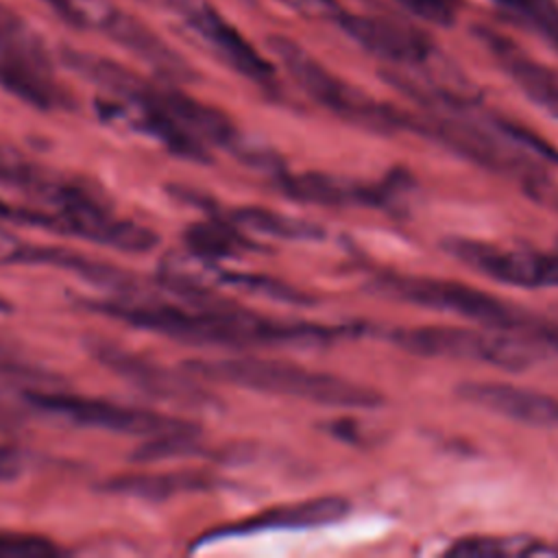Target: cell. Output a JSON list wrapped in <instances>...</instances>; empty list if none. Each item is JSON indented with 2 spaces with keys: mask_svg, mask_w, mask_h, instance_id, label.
Wrapping results in <instances>:
<instances>
[{
  "mask_svg": "<svg viewBox=\"0 0 558 558\" xmlns=\"http://www.w3.org/2000/svg\"><path fill=\"white\" fill-rule=\"evenodd\" d=\"M98 312L192 344H216L229 349L246 347H318L342 338L347 329L318 323L268 318L220 301L166 303L116 299L94 305Z\"/></svg>",
  "mask_w": 558,
  "mask_h": 558,
  "instance_id": "6da1fadb",
  "label": "cell"
},
{
  "mask_svg": "<svg viewBox=\"0 0 558 558\" xmlns=\"http://www.w3.org/2000/svg\"><path fill=\"white\" fill-rule=\"evenodd\" d=\"M185 368L192 375L209 381H220L264 395L292 397L331 408L373 410L384 405V397L364 384H355L333 373L312 371L272 357L235 355L214 360H190L185 362Z\"/></svg>",
  "mask_w": 558,
  "mask_h": 558,
  "instance_id": "7a4b0ae2",
  "label": "cell"
},
{
  "mask_svg": "<svg viewBox=\"0 0 558 558\" xmlns=\"http://www.w3.org/2000/svg\"><path fill=\"white\" fill-rule=\"evenodd\" d=\"M375 288L390 299L456 314L475 325L512 331L532 340L543 351H558V327L527 316V312H521L519 307H512L495 294L473 288L469 283L436 277L381 272L375 277Z\"/></svg>",
  "mask_w": 558,
  "mask_h": 558,
  "instance_id": "3957f363",
  "label": "cell"
},
{
  "mask_svg": "<svg viewBox=\"0 0 558 558\" xmlns=\"http://www.w3.org/2000/svg\"><path fill=\"white\" fill-rule=\"evenodd\" d=\"M270 50L288 70L292 81L320 107L331 111L333 116L377 131V133H399L410 131L412 113L395 109L386 102L371 98L360 87L347 83L329 68H325L316 57L303 50L294 39L275 35L268 39Z\"/></svg>",
  "mask_w": 558,
  "mask_h": 558,
  "instance_id": "277c9868",
  "label": "cell"
},
{
  "mask_svg": "<svg viewBox=\"0 0 558 558\" xmlns=\"http://www.w3.org/2000/svg\"><path fill=\"white\" fill-rule=\"evenodd\" d=\"M390 340L414 355L480 362L510 371H523L536 360L538 351H543L538 344L519 333L484 325L403 327L395 329Z\"/></svg>",
  "mask_w": 558,
  "mask_h": 558,
  "instance_id": "5b68a950",
  "label": "cell"
},
{
  "mask_svg": "<svg viewBox=\"0 0 558 558\" xmlns=\"http://www.w3.org/2000/svg\"><path fill=\"white\" fill-rule=\"evenodd\" d=\"M26 399L44 414L105 432L133 434L144 438L198 432V427L190 421L96 397H83L72 392H26Z\"/></svg>",
  "mask_w": 558,
  "mask_h": 558,
  "instance_id": "8992f818",
  "label": "cell"
},
{
  "mask_svg": "<svg viewBox=\"0 0 558 558\" xmlns=\"http://www.w3.org/2000/svg\"><path fill=\"white\" fill-rule=\"evenodd\" d=\"M50 207L52 211L46 214L48 229L126 253H146L157 244V235L148 227L113 216V211L85 185L65 181Z\"/></svg>",
  "mask_w": 558,
  "mask_h": 558,
  "instance_id": "52a82bcc",
  "label": "cell"
},
{
  "mask_svg": "<svg viewBox=\"0 0 558 558\" xmlns=\"http://www.w3.org/2000/svg\"><path fill=\"white\" fill-rule=\"evenodd\" d=\"M177 11L187 28L205 41V46L233 72L266 92L277 89V72L272 63L209 2L205 0H146Z\"/></svg>",
  "mask_w": 558,
  "mask_h": 558,
  "instance_id": "ba28073f",
  "label": "cell"
},
{
  "mask_svg": "<svg viewBox=\"0 0 558 558\" xmlns=\"http://www.w3.org/2000/svg\"><path fill=\"white\" fill-rule=\"evenodd\" d=\"M445 248L466 268L517 288H558V253L506 248L484 240L449 238Z\"/></svg>",
  "mask_w": 558,
  "mask_h": 558,
  "instance_id": "9c48e42d",
  "label": "cell"
},
{
  "mask_svg": "<svg viewBox=\"0 0 558 558\" xmlns=\"http://www.w3.org/2000/svg\"><path fill=\"white\" fill-rule=\"evenodd\" d=\"M74 2L81 11L83 26L100 28L107 37H111L118 46L126 48L131 54L140 57L166 81H192L196 76L194 68L135 15L120 11L107 0Z\"/></svg>",
  "mask_w": 558,
  "mask_h": 558,
  "instance_id": "30bf717a",
  "label": "cell"
},
{
  "mask_svg": "<svg viewBox=\"0 0 558 558\" xmlns=\"http://www.w3.org/2000/svg\"><path fill=\"white\" fill-rule=\"evenodd\" d=\"M333 24L360 48L399 68L429 65L436 54L432 37L399 17L349 13L344 9Z\"/></svg>",
  "mask_w": 558,
  "mask_h": 558,
  "instance_id": "8fae6325",
  "label": "cell"
},
{
  "mask_svg": "<svg viewBox=\"0 0 558 558\" xmlns=\"http://www.w3.org/2000/svg\"><path fill=\"white\" fill-rule=\"evenodd\" d=\"M458 395L464 403L510 421L558 429V397L554 395L501 381H466L458 388Z\"/></svg>",
  "mask_w": 558,
  "mask_h": 558,
  "instance_id": "7c38bea8",
  "label": "cell"
},
{
  "mask_svg": "<svg viewBox=\"0 0 558 558\" xmlns=\"http://www.w3.org/2000/svg\"><path fill=\"white\" fill-rule=\"evenodd\" d=\"M279 187L286 196L325 207H344V205H371V207H388L397 194V181L388 183H357L331 174L320 172H299V174H281Z\"/></svg>",
  "mask_w": 558,
  "mask_h": 558,
  "instance_id": "4fadbf2b",
  "label": "cell"
},
{
  "mask_svg": "<svg viewBox=\"0 0 558 558\" xmlns=\"http://www.w3.org/2000/svg\"><path fill=\"white\" fill-rule=\"evenodd\" d=\"M98 360L116 371L120 377L133 381L142 390H146L153 397L159 399H174V401H185V403H198L205 399L203 390H198L192 381L183 379L181 375L168 371L161 364H155L142 355H135L131 351H124L120 347L100 342L94 347Z\"/></svg>",
  "mask_w": 558,
  "mask_h": 558,
  "instance_id": "5bb4252c",
  "label": "cell"
},
{
  "mask_svg": "<svg viewBox=\"0 0 558 558\" xmlns=\"http://www.w3.org/2000/svg\"><path fill=\"white\" fill-rule=\"evenodd\" d=\"M155 100L168 116H172L187 133H192L205 146L238 144V129L231 122V118L220 109L207 102H201L177 87H161V85H155Z\"/></svg>",
  "mask_w": 558,
  "mask_h": 558,
  "instance_id": "9a60e30c",
  "label": "cell"
},
{
  "mask_svg": "<svg viewBox=\"0 0 558 558\" xmlns=\"http://www.w3.org/2000/svg\"><path fill=\"white\" fill-rule=\"evenodd\" d=\"M351 504L338 495H323L310 497L292 504H281L257 512L255 517L233 525L229 532L233 534H248L262 530H303V527H320L331 525L347 517Z\"/></svg>",
  "mask_w": 558,
  "mask_h": 558,
  "instance_id": "2e32d148",
  "label": "cell"
},
{
  "mask_svg": "<svg viewBox=\"0 0 558 558\" xmlns=\"http://www.w3.org/2000/svg\"><path fill=\"white\" fill-rule=\"evenodd\" d=\"M0 87L37 109H57L65 102V94L52 76L50 59L0 57Z\"/></svg>",
  "mask_w": 558,
  "mask_h": 558,
  "instance_id": "e0dca14e",
  "label": "cell"
},
{
  "mask_svg": "<svg viewBox=\"0 0 558 558\" xmlns=\"http://www.w3.org/2000/svg\"><path fill=\"white\" fill-rule=\"evenodd\" d=\"M185 242L192 255L203 262L235 257L255 248V242L246 235V231L235 227L225 216L190 225L185 231Z\"/></svg>",
  "mask_w": 558,
  "mask_h": 558,
  "instance_id": "ac0fdd59",
  "label": "cell"
},
{
  "mask_svg": "<svg viewBox=\"0 0 558 558\" xmlns=\"http://www.w3.org/2000/svg\"><path fill=\"white\" fill-rule=\"evenodd\" d=\"M211 486V480L198 473L177 471V473H131L116 475L102 484V490L116 495H131L144 499H166L177 493L205 490Z\"/></svg>",
  "mask_w": 558,
  "mask_h": 558,
  "instance_id": "d6986e66",
  "label": "cell"
},
{
  "mask_svg": "<svg viewBox=\"0 0 558 558\" xmlns=\"http://www.w3.org/2000/svg\"><path fill=\"white\" fill-rule=\"evenodd\" d=\"M225 218H229L242 231H253L279 240H318L325 235L323 229L314 222L266 207H238L231 209Z\"/></svg>",
  "mask_w": 558,
  "mask_h": 558,
  "instance_id": "ffe728a7",
  "label": "cell"
},
{
  "mask_svg": "<svg viewBox=\"0 0 558 558\" xmlns=\"http://www.w3.org/2000/svg\"><path fill=\"white\" fill-rule=\"evenodd\" d=\"M0 183L17 187L24 194L48 205L63 181L46 172L41 166H37L22 153L0 146Z\"/></svg>",
  "mask_w": 558,
  "mask_h": 558,
  "instance_id": "44dd1931",
  "label": "cell"
},
{
  "mask_svg": "<svg viewBox=\"0 0 558 558\" xmlns=\"http://www.w3.org/2000/svg\"><path fill=\"white\" fill-rule=\"evenodd\" d=\"M538 551L534 538L527 536H466L445 549L456 558H514Z\"/></svg>",
  "mask_w": 558,
  "mask_h": 558,
  "instance_id": "7402d4cb",
  "label": "cell"
},
{
  "mask_svg": "<svg viewBox=\"0 0 558 558\" xmlns=\"http://www.w3.org/2000/svg\"><path fill=\"white\" fill-rule=\"evenodd\" d=\"M512 20L558 50V0H493Z\"/></svg>",
  "mask_w": 558,
  "mask_h": 558,
  "instance_id": "603a6c76",
  "label": "cell"
},
{
  "mask_svg": "<svg viewBox=\"0 0 558 558\" xmlns=\"http://www.w3.org/2000/svg\"><path fill=\"white\" fill-rule=\"evenodd\" d=\"M0 57H39L48 59L44 44L28 24L0 2Z\"/></svg>",
  "mask_w": 558,
  "mask_h": 558,
  "instance_id": "cb8c5ba5",
  "label": "cell"
},
{
  "mask_svg": "<svg viewBox=\"0 0 558 558\" xmlns=\"http://www.w3.org/2000/svg\"><path fill=\"white\" fill-rule=\"evenodd\" d=\"M57 554V545L46 536L0 530V558H48Z\"/></svg>",
  "mask_w": 558,
  "mask_h": 558,
  "instance_id": "d4e9b609",
  "label": "cell"
},
{
  "mask_svg": "<svg viewBox=\"0 0 558 558\" xmlns=\"http://www.w3.org/2000/svg\"><path fill=\"white\" fill-rule=\"evenodd\" d=\"M525 96L545 109L549 116L558 118V70L551 65H541L527 81Z\"/></svg>",
  "mask_w": 558,
  "mask_h": 558,
  "instance_id": "484cf974",
  "label": "cell"
},
{
  "mask_svg": "<svg viewBox=\"0 0 558 558\" xmlns=\"http://www.w3.org/2000/svg\"><path fill=\"white\" fill-rule=\"evenodd\" d=\"M395 2L408 9L418 20L436 26H451L458 20L460 7H462V0H395Z\"/></svg>",
  "mask_w": 558,
  "mask_h": 558,
  "instance_id": "4316f807",
  "label": "cell"
},
{
  "mask_svg": "<svg viewBox=\"0 0 558 558\" xmlns=\"http://www.w3.org/2000/svg\"><path fill=\"white\" fill-rule=\"evenodd\" d=\"M279 2L303 17L325 20V22H336L338 15L344 11V7L338 0H279Z\"/></svg>",
  "mask_w": 558,
  "mask_h": 558,
  "instance_id": "83f0119b",
  "label": "cell"
},
{
  "mask_svg": "<svg viewBox=\"0 0 558 558\" xmlns=\"http://www.w3.org/2000/svg\"><path fill=\"white\" fill-rule=\"evenodd\" d=\"M31 244L33 242L0 227V264H28Z\"/></svg>",
  "mask_w": 558,
  "mask_h": 558,
  "instance_id": "f1b7e54d",
  "label": "cell"
},
{
  "mask_svg": "<svg viewBox=\"0 0 558 558\" xmlns=\"http://www.w3.org/2000/svg\"><path fill=\"white\" fill-rule=\"evenodd\" d=\"M508 135H510L512 142L519 144L521 148H527V150H532V153H536V155H543V157H547V159H551V161H558V150H554L543 137L534 135L532 131H527V129H523V126H519V124H514V122H508Z\"/></svg>",
  "mask_w": 558,
  "mask_h": 558,
  "instance_id": "f546056e",
  "label": "cell"
},
{
  "mask_svg": "<svg viewBox=\"0 0 558 558\" xmlns=\"http://www.w3.org/2000/svg\"><path fill=\"white\" fill-rule=\"evenodd\" d=\"M24 466L22 453L11 445H0V482L13 480Z\"/></svg>",
  "mask_w": 558,
  "mask_h": 558,
  "instance_id": "4dcf8cb0",
  "label": "cell"
},
{
  "mask_svg": "<svg viewBox=\"0 0 558 558\" xmlns=\"http://www.w3.org/2000/svg\"><path fill=\"white\" fill-rule=\"evenodd\" d=\"M46 2L61 20H65L68 24L72 26H83V17H81V11L76 7L74 0H41Z\"/></svg>",
  "mask_w": 558,
  "mask_h": 558,
  "instance_id": "1f68e13d",
  "label": "cell"
},
{
  "mask_svg": "<svg viewBox=\"0 0 558 558\" xmlns=\"http://www.w3.org/2000/svg\"><path fill=\"white\" fill-rule=\"evenodd\" d=\"M556 203H558V198H556Z\"/></svg>",
  "mask_w": 558,
  "mask_h": 558,
  "instance_id": "d6a6232c",
  "label": "cell"
}]
</instances>
